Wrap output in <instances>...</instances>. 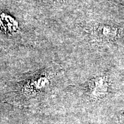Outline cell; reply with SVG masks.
Wrapping results in <instances>:
<instances>
[{"mask_svg": "<svg viewBox=\"0 0 124 124\" xmlns=\"http://www.w3.org/2000/svg\"><path fill=\"white\" fill-rule=\"evenodd\" d=\"M120 124H124V112L121 114L120 120Z\"/></svg>", "mask_w": 124, "mask_h": 124, "instance_id": "3", "label": "cell"}, {"mask_svg": "<svg viewBox=\"0 0 124 124\" xmlns=\"http://www.w3.org/2000/svg\"><path fill=\"white\" fill-rule=\"evenodd\" d=\"M108 83L105 77H99L93 78L89 82V90L93 97L102 98L106 94Z\"/></svg>", "mask_w": 124, "mask_h": 124, "instance_id": "2", "label": "cell"}, {"mask_svg": "<svg viewBox=\"0 0 124 124\" xmlns=\"http://www.w3.org/2000/svg\"><path fill=\"white\" fill-rule=\"evenodd\" d=\"M94 33L98 39L105 41H114L118 35V31L114 26L100 24L94 28Z\"/></svg>", "mask_w": 124, "mask_h": 124, "instance_id": "1", "label": "cell"}]
</instances>
